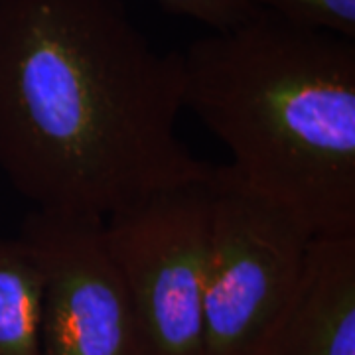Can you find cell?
Here are the masks:
<instances>
[{
  "mask_svg": "<svg viewBox=\"0 0 355 355\" xmlns=\"http://www.w3.org/2000/svg\"><path fill=\"white\" fill-rule=\"evenodd\" d=\"M180 50L123 0H0V170L34 209L109 217L207 182L178 135Z\"/></svg>",
  "mask_w": 355,
  "mask_h": 355,
  "instance_id": "6da1fadb",
  "label": "cell"
},
{
  "mask_svg": "<svg viewBox=\"0 0 355 355\" xmlns=\"http://www.w3.org/2000/svg\"><path fill=\"white\" fill-rule=\"evenodd\" d=\"M296 24L355 40V0H261Z\"/></svg>",
  "mask_w": 355,
  "mask_h": 355,
  "instance_id": "ba28073f",
  "label": "cell"
},
{
  "mask_svg": "<svg viewBox=\"0 0 355 355\" xmlns=\"http://www.w3.org/2000/svg\"><path fill=\"white\" fill-rule=\"evenodd\" d=\"M42 272L24 239H0V355H40Z\"/></svg>",
  "mask_w": 355,
  "mask_h": 355,
  "instance_id": "52a82bcc",
  "label": "cell"
},
{
  "mask_svg": "<svg viewBox=\"0 0 355 355\" xmlns=\"http://www.w3.org/2000/svg\"><path fill=\"white\" fill-rule=\"evenodd\" d=\"M180 53L184 109L225 144L231 174L312 239L355 235V40L261 2Z\"/></svg>",
  "mask_w": 355,
  "mask_h": 355,
  "instance_id": "7a4b0ae2",
  "label": "cell"
},
{
  "mask_svg": "<svg viewBox=\"0 0 355 355\" xmlns=\"http://www.w3.org/2000/svg\"><path fill=\"white\" fill-rule=\"evenodd\" d=\"M203 292V355H247L291 298L312 237L216 166Z\"/></svg>",
  "mask_w": 355,
  "mask_h": 355,
  "instance_id": "277c9868",
  "label": "cell"
},
{
  "mask_svg": "<svg viewBox=\"0 0 355 355\" xmlns=\"http://www.w3.org/2000/svg\"><path fill=\"white\" fill-rule=\"evenodd\" d=\"M247 355H355V235L310 241L296 288Z\"/></svg>",
  "mask_w": 355,
  "mask_h": 355,
  "instance_id": "8992f818",
  "label": "cell"
},
{
  "mask_svg": "<svg viewBox=\"0 0 355 355\" xmlns=\"http://www.w3.org/2000/svg\"><path fill=\"white\" fill-rule=\"evenodd\" d=\"M211 178L154 193L103 219L144 355H203Z\"/></svg>",
  "mask_w": 355,
  "mask_h": 355,
  "instance_id": "3957f363",
  "label": "cell"
},
{
  "mask_svg": "<svg viewBox=\"0 0 355 355\" xmlns=\"http://www.w3.org/2000/svg\"><path fill=\"white\" fill-rule=\"evenodd\" d=\"M166 12L176 14L221 32L247 22L259 12L261 0H156Z\"/></svg>",
  "mask_w": 355,
  "mask_h": 355,
  "instance_id": "9c48e42d",
  "label": "cell"
},
{
  "mask_svg": "<svg viewBox=\"0 0 355 355\" xmlns=\"http://www.w3.org/2000/svg\"><path fill=\"white\" fill-rule=\"evenodd\" d=\"M20 237L42 272L40 355H144L101 217L34 209Z\"/></svg>",
  "mask_w": 355,
  "mask_h": 355,
  "instance_id": "5b68a950",
  "label": "cell"
}]
</instances>
